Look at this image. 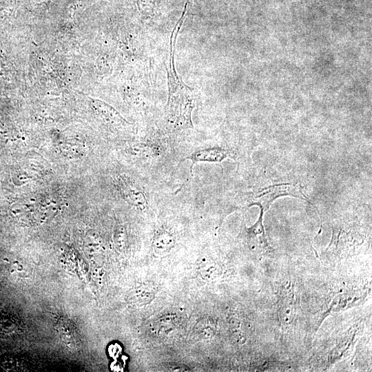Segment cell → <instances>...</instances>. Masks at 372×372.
<instances>
[{"mask_svg":"<svg viewBox=\"0 0 372 372\" xmlns=\"http://www.w3.org/2000/svg\"><path fill=\"white\" fill-rule=\"evenodd\" d=\"M183 12L170 37L169 60L166 66L168 82V99L165 106V125L169 132L193 128L192 113L196 105L192 88L187 85L178 75L174 63L178 33L184 21Z\"/></svg>","mask_w":372,"mask_h":372,"instance_id":"1","label":"cell"},{"mask_svg":"<svg viewBox=\"0 0 372 372\" xmlns=\"http://www.w3.org/2000/svg\"><path fill=\"white\" fill-rule=\"evenodd\" d=\"M283 196H292L307 200L297 185L281 184L273 185L260 191L254 197L249 206L256 205L259 206L260 209L265 211L273 200Z\"/></svg>","mask_w":372,"mask_h":372,"instance_id":"2","label":"cell"},{"mask_svg":"<svg viewBox=\"0 0 372 372\" xmlns=\"http://www.w3.org/2000/svg\"><path fill=\"white\" fill-rule=\"evenodd\" d=\"M229 153L227 150L220 147H209L200 149L193 152L185 159L192 161L190 170L194 164L198 162H220L227 158Z\"/></svg>","mask_w":372,"mask_h":372,"instance_id":"3","label":"cell"},{"mask_svg":"<svg viewBox=\"0 0 372 372\" xmlns=\"http://www.w3.org/2000/svg\"><path fill=\"white\" fill-rule=\"evenodd\" d=\"M175 245L174 236L167 231L156 233L153 238L152 248L158 256H163L169 253Z\"/></svg>","mask_w":372,"mask_h":372,"instance_id":"4","label":"cell"},{"mask_svg":"<svg viewBox=\"0 0 372 372\" xmlns=\"http://www.w3.org/2000/svg\"><path fill=\"white\" fill-rule=\"evenodd\" d=\"M167 0H138V9L147 19H153L163 13Z\"/></svg>","mask_w":372,"mask_h":372,"instance_id":"5","label":"cell"},{"mask_svg":"<svg viewBox=\"0 0 372 372\" xmlns=\"http://www.w3.org/2000/svg\"><path fill=\"white\" fill-rule=\"evenodd\" d=\"M125 191L126 198L135 206L143 207L147 203V199L143 192L132 187H129Z\"/></svg>","mask_w":372,"mask_h":372,"instance_id":"6","label":"cell"},{"mask_svg":"<svg viewBox=\"0 0 372 372\" xmlns=\"http://www.w3.org/2000/svg\"><path fill=\"white\" fill-rule=\"evenodd\" d=\"M218 268L214 263H202L199 267L201 277L206 280H214L218 275Z\"/></svg>","mask_w":372,"mask_h":372,"instance_id":"7","label":"cell"},{"mask_svg":"<svg viewBox=\"0 0 372 372\" xmlns=\"http://www.w3.org/2000/svg\"><path fill=\"white\" fill-rule=\"evenodd\" d=\"M114 240L116 247L122 249L125 247L126 243L125 230L122 227H118L115 231Z\"/></svg>","mask_w":372,"mask_h":372,"instance_id":"8","label":"cell"}]
</instances>
